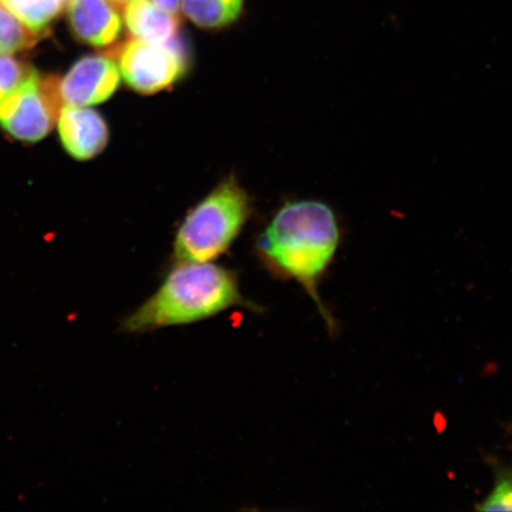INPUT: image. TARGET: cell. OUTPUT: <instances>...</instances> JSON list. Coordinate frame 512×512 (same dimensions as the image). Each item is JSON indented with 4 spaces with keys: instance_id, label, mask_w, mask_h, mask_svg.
Listing matches in <instances>:
<instances>
[{
    "instance_id": "obj_1",
    "label": "cell",
    "mask_w": 512,
    "mask_h": 512,
    "mask_svg": "<svg viewBox=\"0 0 512 512\" xmlns=\"http://www.w3.org/2000/svg\"><path fill=\"white\" fill-rule=\"evenodd\" d=\"M344 238L341 217L318 200L290 201L281 207L256 241V254L275 277L293 280L315 302L326 328L334 317L320 299L319 285L334 262Z\"/></svg>"
},
{
    "instance_id": "obj_2",
    "label": "cell",
    "mask_w": 512,
    "mask_h": 512,
    "mask_svg": "<svg viewBox=\"0 0 512 512\" xmlns=\"http://www.w3.org/2000/svg\"><path fill=\"white\" fill-rule=\"evenodd\" d=\"M258 305L243 297L238 275L213 262H177L162 285L120 324L124 334L201 322L220 313Z\"/></svg>"
},
{
    "instance_id": "obj_3",
    "label": "cell",
    "mask_w": 512,
    "mask_h": 512,
    "mask_svg": "<svg viewBox=\"0 0 512 512\" xmlns=\"http://www.w3.org/2000/svg\"><path fill=\"white\" fill-rule=\"evenodd\" d=\"M252 214V202L230 176L192 208L174 242L176 262H213L232 247Z\"/></svg>"
},
{
    "instance_id": "obj_4",
    "label": "cell",
    "mask_w": 512,
    "mask_h": 512,
    "mask_svg": "<svg viewBox=\"0 0 512 512\" xmlns=\"http://www.w3.org/2000/svg\"><path fill=\"white\" fill-rule=\"evenodd\" d=\"M60 79L34 69L0 101V128L23 143H37L53 131L63 106Z\"/></svg>"
},
{
    "instance_id": "obj_5",
    "label": "cell",
    "mask_w": 512,
    "mask_h": 512,
    "mask_svg": "<svg viewBox=\"0 0 512 512\" xmlns=\"http://www.w3.org/2000/svg\"><path fill=\"white\" fill-rule=\"evenodd\" d=\"M121 78L134 92L153 95L175 85L187 72V56L178 38L153 43L132 38L117 54Z\"/></svg>"
},
{
    "instance_id": "obj_6",
    "label": "cell",
    "mask_w": 512,
    "mask_h": 512,
    "mask_svg": "<svg viewBox=\"0 0 512 512\" xmlns=\"http://www.w3.org/2000/svg\"><path fill=\"white\" fill-rule=\"evenodd\" d=\"M121 73L112 55L82 57L60 79L63 106L89 107L102 104L118 91Z\"/></svg>"
},
{
    "instance_id": "obj_7",
    "label": "cell",
    "mask_w": 512,
    "mask_h": 512,
    "mask_svg": "<svg viewBox=\"0 0 512 512\" xmlns=\"http://www.w3.org/2000/svg\"><path fill=\"white\" fill-rule=\"evenodd\" d=\"M56 124L64 150L79 162L100 155L110 140L106 120L87 107L62 106Z\"/></svg>"
},
{
    "instance_id": "obj_8",
    "label": "cell",
    "mask_w": 512,
    "mask_h": 512,
    "mask_svg": "<svg viewBox=\"0 0 512 512\" xmlns=\"http://www.w3.org/2000/svg\"><path fill=\"white\" fill-rule=\"evenodd\" d=\"M68 22L76 40L110 48L123 32V21L110 0H68Z\"/></svg>"
},
{
    "instance_id": "obj_9",
    "label": "cell",
    "mask_w": 512,
    "mask_h": 512,
    "mask_svg": "<svg viewBox=\"0 0 512 512\" xmlns=\"http://www.w3.org/2000/svg\"><path fill=\"white\" fill-rule=\"evenodd\" d=\"M124 21L132 38L137 40L170 43L178 38V16L160 9L151 0H130L124 6Z\"/></svg>"
},
{
    "instance_id": "obj_10",
    "label": "cell",
    "mask_w": 512,
    "mask_h": 512,
    "mask_svg": "<svg viewBox=\"0 0 512 512\" xmlns=\"http://www.w3.org/2000/svg\"><path fill=\"white\" fill-rule=\"evenodd\" d=\"M243 0H182V11L202 29H222L238 19Z\"/></svg>"
},
{
    "instance_id": "obj_11",
    "label": "cell",
    "mask_w": 512,
    "mask_h": 512,
    "mask_svg": "<svg viewBox=\"0 0 512 512\" xmlns=\"http://www.w3.org/2000/svg\"><path fill=\"white\" fill-rule=\"evenodd\" d=\"M0 3L38 37L61 15L68 0H0Z\"/></svg>"
},
{
    "instance_id": "obj_12",
    "label": "cell",
    "mask_w": 512,
    "mask_h": 512,
    "mask_svg": "<svg viewBox=\"0 0 512 512\" xmlns=\"http://www.w3.org/2000/svg\"><path fill=\"white\" fill-rule=\"evenodd\" d=\"M37 36L0 3V55H12L35 46Z\"/></svg>"
},
{
    "instance_id": "obj_13",
    "label": "cell",
    "mask_w": 512,
    "mask_h": 512,
    "mask_svg": "<svg viewBox=\"0 0 512 512\" xmlns=\"http://www.w3.org/2000/svg\"><path fill=\"white\" fill-rule=\"evenodd\" d=\"M480 511H512V472L498 467L494 488L477 508Z\"/></svg>"
},
{
    "instance_id": "obj_14",
    "label": "cell",
    "mask_w": 512,
    "mask_h": 512,
    "mask_svg": "<svg viewBox=\"0 0 512 512\" xmlns=\"http://www.w3.org/2000/svg\"><path fill=\"white\" fill-rule=\"evenodd\" d=\"M30 72L12 55H0V101L10 94Z\"/></svg>"
},
{
    "instance_id": "obj_15",
    "label": "cell",
    "mask_w": 512,
    "mask_h": 512,
    "mask_svg": "<svg viewBox=\"0 0 512 512\" xmlns=\"http://www.w3.org/2000/svg\"><path fill=\"white\" fill-rule=\"evenodd\" d=\"M151 2L159 6L160 9L172 12V14L177 15L179 10V2H181V0H151Z\"/></svg>"
},
{
    "instance_id": "obj_16",
    "label": "cell",
    "mask_w": 512,
    "mask_h": 512,
    "mask_svg": "<svg viewBox=\"0 0 512 512\" xmlns=\"http://www.w3.org/2000/svg\"><path fill=\"white\" fill-rule=\"evenodd\" d=\"M110 2L114 5V6H117V8L119 9H124V6L130 2V0H110Z\"/></svg>"
}]
</instances>
